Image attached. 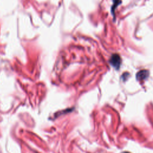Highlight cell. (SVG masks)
<instances>
[{"label":"cell","mask_w":153,"mask_h":153,"mask_svg":"<svg viewBox=\"0 0 153 153\" xmlns=\"http://www.w3.org/2000/svg\"><path fill=\"white\" fill-rule=\"evenodd\" d=\"M149 72L146 70H142L137 72L136 74V78L137 80L140 81V80H144L148 76Z\"/></svg>","instance_id":"obj_2"},{"label":"cell","mask_w":153,"mask_h":153,"mask_svg":"<svg viewBox=\"0 0 153 153\" xmlns=\"http://www.w3.org/2000/svg\"><path fill=\"white\" fill-rule=\"evenodd\" d=\"M109 63L116 69H118L120 66L121 63V59L120 56L117 54H114L112 55L110 58Z\"/></svg>","instance_id":"obj_1"}]
</instances>
